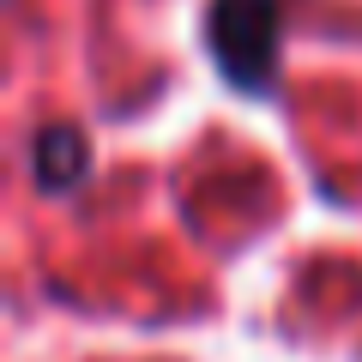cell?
I'll return each instance as SVG.
<instances>
[{"label": "cell", "mask_w": 362, "mask_h": 362, "mask_svg": "<svg viewBox=\"0 0 362 362\" xmlns=\"http://www.w3.org/2000/svg\"><path fill=\"white\" fill-rule=\"evenodd\" d=\"M278 30H284V6L278 0H211V13H206V42L218 54L223 78L242 90L272 85Z\"/></svg>", "instance_id": "cell-1"}, {"label": "cell", "mask_w": 362, "mask_h": 362, "mask_svg": "<svg viewBox=\"0 0 362 362\" xmlns=\"http://www.w3.org/2000/svg\"><path fill=\"white\" fill-rule=\"evenodd\" d=\"M90 169V151H85V133L66 127V121H54V127H42L37 139H30V181H37L42 194H66V187H78Z\"/></svg>", "instance_id": "cell-2"}]
</instances>
